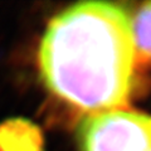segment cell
<instances>
[{"label":"cell","instance_id":"6da1fadb","mask_svg":"<svg viewBox=\"0 0 151 151\" xmlns=\"http://www.w3.org/2000/svg\"><path fill=\"white\" fill-rule=\"evenodd\" d=\"M131 20L116 4L84 1L50 20L39 47L44 84L92 113L127 106L134 86Z\"/></svg>","mask_w":151,"mask_h":151},{"label":"cell","instance_id":"7a4b0ae2","mask_svg":"<svg viewBox=\"0 0 151 151\" xmlns=\"http://www.w3.org/2000/svg\"><path fill=\"white\" fill-rule=\"evenodd\" d=\"M82 151H149L151 117L113 110L92 113L79 125Z\"/></svg>","mask_w":151,"mask_h":151},{"label":"cell","instance_id":"3957f363","mask_svg":"<svg viewBox=\"0 0 151 151\" xmlns=\"http://www.w3.org/2000/svg\"><path fill=\"white\" fill-rule=\"evenodd\" d=\"M0 151H43L40 129L24 119L0 124Z\"/></svg>","mask_w":151,"mask_h":151},{"label":"cell","instance_id":"277c9868","mask_svg":"<svg viewBox=\"0 0 151 151\" xmlns=\"http://www.w3.org/2000/svg\"><path fill=\"white\" fill-rule=\"evenodd\" d=\"M136 60L151 64V1L145 3L131 20Z\"/></svg>","mask_w":151,"mask_h":151},{"label":"cell","instance_id":"5b68a950","mask_svg":"<svg viewBox=\"0 0 151 151\" xmlns=\"http://www.w3.org/2000/svg\"><path fill=\"white\" fill-rule=\"evenodd\" d=\"M149 151H151V149H150V150H149Z\"/></svg>","mask_w":151,"mask_h":151}]
</instances>
